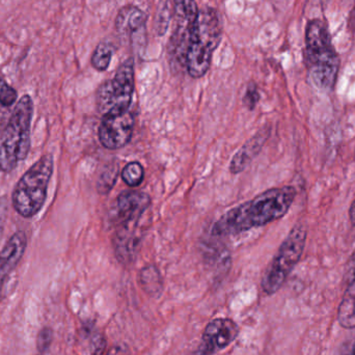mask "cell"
Masks as SVG:
<instances>
[{
    "mask_svg": "<svg viewBox=\"0 0 355 355\" xmlns=\"http://www.w3.org/2000/svg\"><path fill=\"white\" fill-rule=\"evenodd\" d=\"M349 217L352 225H355V200L354 202H352V207H350Z\"/></svg>",
    "mask_w": 355,
    "mask_h": 355,
    "instance_id": "4316f807",
    "label": "cell"
},
{
    "mask_svg": "<svg viewBox=\"0 0 355 355\" xmlns=\"http://www.w3.org/2000/svg\"><path fill=\"white\" fill-rule=\"evenodd\" d=\"M146 25L147 16L137 6H126L119 10L116 19V28L119 35L139 41L141 37H145Z\"/></svg>",
    "mask_w": 355,
    "mask_h": 355,
    "instance_id": "4fadbf2b",
    "label": "cell"
},
{
    "mask_svg": "<svg viewBox=\"0 0 355 355\" xmlns=\"http://www.w3.org/2000/svg\"><path fill=\"white\" fill-rule=\"evenodd\" d=\"M106 355H128L126 348L122 347V346H114L110 348V352Z\"/></svg>",
    "mask_w": 355,
    "mask_h": 355,
    "instance_id": "d4e9b609",
    "label": "cell"
},
{
    "mask_svg": "<svg viewBox=\"0 0 355 355\" xmlns=\"http://www.w3.org/2000/svg\"><path fill=\"white\" fill-rule=\"evenodd\" d=\"M87 334H89V352L92 355H102L105 352L107 342H106L105 337L103 334L100 331H96L93 325L91 327H87Z\"/></svg>",
    "mask_w": 355,
    "mask_h": 355,
    "instance_id": "d6986e66",
    "label": "cell"
},
{
    "mask_svg": "<svg viewBox=\"0 0 355 355\" xmlns=\"http://www.w3.org/2000/svg\"><path fill=\"white\" fill-rule=\"evenodd\" d=\"M121 176L127 185L137 187L141 185L145 179V170L139 162H131L123 168Z\"/></svg>",
    "mask_w": 355,
    "mask_h": 355,
    "instance_id": "ac0fdd59",
    "label": "cell"
},
{
    "mask_svg": "<svg viewBox=\"0 0 355 355\" xmlns=\"http://www.w3.org/2000/svg\"><path fill=\"white\" fill-rule=\"evenodd\" d=\"M141 287L144 291L150 296H158L162 293L164 283L162 273L154 265L144 267L139 275Z\"/></svg>",
    "mask_w": 355,
    "mask_h": 355,
    "instance_id": "2e32d148",
    "label": "cell"
},
{
    "mask_svg": "<svg viewBox=\"0 0 355 355\" xmlns=\"http://www.w3.org/2000/svg\"><path fill=\"white\" fill-rule=\"evenodd\" d=\"M304 56L313 85L321 92L333 91L339 74L340 58L329 27L320 19L310 21L306 26Z\"/></svg>",
    "mask_w": 355,
    "mask_h": 355,
    "instance_id": "7a4b0ae2",
    "label": "cell"
},
{
    "mask_svg": "<svg viewBox=\"0 0 355 355\" xmlns=\"http://www.w3.org/2000/svg\"><path fill=\"white\" fill-rule=\"evenodd\" d=\"M308 231L306 225L298 223L287 236L277 256L267 267L262 279V289L267 295L277 293L285 284L294 267L296 266L306 248Z\"/></svg>",
    "mask_w": 355,
    "mask_h": 355,
    "instance_id": "8992f818",
    "label": "cell"
},
{
    "mask_svg": "<svg viewBox=\"0 0 355 355\" xmlns=\"http://www.w3.org/2000/svg\"><path fill=\"white\" fill-rule=\"evenodd\" d=\"M238 334L239 327L232 319H214L202 333L200 355H213L225 349L235 341Z\"/></svg>",
    "mask_w": 355,
    "mask_h": 355,
    "instance_id": "30bf717a",
    "label": "cell"
},
{
    "mask_svg": "<svg viewBox=\"0 0 355 355\" xmlns=\"http://www.w3.org/2000/svg\"><path fill=\"white\" fill-rule=\"evenodd\" d=\"M27 238L24 232H16L0 250V300L4 285L10 273L16 269L26 250Z\"/></svg>",
    "mask_w": 355,
    "mask_h": 355,
    "instance_id": "7c38bea8",
    "label": "cell"
},
{
    "mask_svg": "<svg viewBox=\"0 0 355 355\" xmlns=\"http://www.w3.org/2000/svg\"><path fill=\"white\" fill-rule=\"evenodd\" d=\"M116 177H118V170L116 168H110L105 171L103 174L100 176L99 182H98V189L101 193H107L114 187L116 183Z\"/></svg>",
    "mask_w": 355,
    "mask_h": 355,
    "instance_id": "44dd1931",
    "label": "cell"
},
{
    "mask_svg": "<svg viewBox=\"0 0 355 355\" xmlns=\"http://www.w3.org/2000/svg\"><path fill=\"white\" fill-rule=\"evenodd\" d=\"M268 139V131H259L256 135L248 139L241 149L232 158L230 164V172L232 174H240L248 168L252 160L258 156L262 150L263 146Z\"/></svg>",
    "mask_w": 355,
    "mask_h": 355,
    "instance_id": "5bb4252c",
    "label": "cell"
},
{
    "mask_svg": "<svg viewBox=\"0 0 355 355\" xmlns=\"http://www.w3.org/2000/svg\"><path fill=\"white\" fill-rule=\"evenodd\" d=\"M198 12L200 8L196 0H174V28L170 41V51L182 66H185L186 53Z\"/></svg>",
    "mask_w": 355,
    "mask_h": 355,
    "instance_id": "ba28073f",
    "label": "cell"
},
{
    "mask_svg": "<svg viewBox=\"0 0 355 355\" xmlns=\"http://www.w3.org/2000/svg\"><path fill=\"white\" fill-rule=\"evenodd\" d=\"M135 89V60L128 58L116 70L114 78L100 85L96 95L98 110L103 116L129 110Z\"/></svg>",
    "mask_w": 355,
    "mask_h": 355,
    "instance_id": "52a82bcc",
    "label": "cell"
},
{
    "mask_svg": "<svg viewBox=\"0 0 355 355\" xmlns=\"http://www.w3.org/2000/svg\"><path fill=\"white\" fill-rule=\"evenodd\" d=\"M33 102L23 96L12 110L0 143V172L10 173L26 159L31 150V126Z\"/></svg>",
    "mask_w": 355,
    "mask_h": 355,
    "instance_id": "277c9868",
    "label": "cell"
},
{
    "mask_svg": "<svg viewBox=\"0 0 355 355\" xmlns=\"http://www.w3.org/2000/svg\"><path fill=\"white\" fill-rule=\"evenodd\" d=\"M259 101H260V93L258 87L254 83H250L244 94L243 104L248 110H254Z\"/></svg>",
    "mask_w": 355,
    "mask_h": 355,
    "instance_id": "7402d4cb",
    "label": "cell"
},
{
    "mask_svg": "<svg viewBox=\"0 0 355 355\" xmlns=\"http://www.w3.org/2000/svg\"><path fill=\"white\" fill-rule=\"evenodd\" d=\"M135 124V116L130 110L103 116L98 131L100 143L108 150L122 149L132 139Z\"/></svg>",
    "mask_w": 355,
    "mask_h": 355,
    "instance_id": "9c48e42d",
    "label": "cell"
},
{
    "mask_svg": "<svg viewBox=\"0 0 355 355\" xmlns=\"http://www.w3.org/2000/svg\"><path fill=\"white\" fill-rule=\"evenodd\" d=\"M355 279V250L352 256L350 257L347 263V269H346V283Z\"/></svg>",
    "mask_w": 355,
    "mask_h": 355,
    "instance_id": "cb8c5ba5",
    "label": "cell"
},
{
    "mask_svg": "<svg viewBox=\"0 0 355 355\" xmlns=\"http://www.w3.org/2000/svg\"><path fill=\"white\" fill-rule=\"evenodd\" d=\"M348 28L352 33H355V6L350 12L349 18H348Z\"/></svg>",
    "mask_w": 355,
    "mask_h": 355,
    "instance_id": "484cf974",
    "label": "cell"
},
{
    "mask_svg": "<svg viewBox=\"0 0 355 355\" xmlns=\"http://www.w3.org/2000/svg\"><path fill=\"white\" fill-rule=\"evenodd\" d=\"M52 341V331L49 329H44L40 331L39 337H37V346L42 352H45L49 348L50 343Z\"/></svg>",
    "mask_w": 355,
    "mask_h": 355,
    "instance_id": "603a6c76",
    "label": "cell"
},
{
    "mask_svg": "<svg viewBox=\"0 0 355 355\" xmlns=\"http://www.w3.org/2000/svg\"><path fill=\"white\" fill-rule=\"evenodd\" d=\"M296 194L297 191L293 186L266 190L225 212L213 225L212 235L218 237L238 235L281 219L287 214Z\"/></svg>",
    "mask_w": 355,
    "mask_h": 355,
    "instance_id": "6da1fadb",
    "label": "cell"
},
{
    "mask_svg": "<svg viewBox=\"0 0 355 355\" xmlns=\"http://www.w3.org/2000/svg\"><path fill=\"white\" fill-rule=\"evenodd\" d=\"M341 355H354V352H352V350H350V352H344V354Z\"/></svg>",
    "mask_w": 355,
    "mask_h": 355,
    "instance_id": "83f0119b",
    "label": "cell"
},
{
    "mask_svg": "<svg viewBox=\"0 0 355 355\" xmlns=\"http://www.w3.org/2000/svg\"><path fill=\"white\" fill-rule=\"evenodd\" d=\"M223 37L220 16L215 8H202L190 37L185 58V68L192 78L204 76L211 66L213 53Z\"/></svg>",
    "mask_w": 355,
    "mask_h": 355,
    "instance_id": "3957f363",
    "label": "cell"
},
{
    "mask_svg": "<svg viewBox=\"0 0 355 355\" xmlns=\"http://www.w3.org/2000/svg\"><path fill=\"white\" fill-rule=\"evenodd\" d=\"M352 352H354V355H355V346L354 347V349H352Z\"/></svg>",
    "mask_w": 355,
    "mask_h": 355,
    "instance_id": "f1b7e54d",
    "label": "cell"
},
{
    "mask_svg": "<svg viewBox=\"0 0 355 355\" xmlns=\"http://www.w3.org/2000/svg\"><path fill=\"white\" fill-rule=\"evenodd\" d=\"M114 53V45L110 42L104 41L98 44L93 55H92V64L94 68L100 72L107 70Z\"/></svg>",
    "mask_w": 355,
    "mask_h": 355,
    "instance_id": "e0dca14e",
    "label": "cell"
},
{
    "mask_svg": "<svg viewBox=\"0 0 355 355\" xmlns=\"http://www.w3.org/2000/svg\"><path fill=\"white\" fill-rule=\"evenodd\" d=\"M17 97L18 95L16 89L8 85V83L0 76V104L6 107L12 106L16 102Z\"/></svg>",
    "mask_w": 355,
    "mask_h": 355,
    "instance_id": "ffe728a7",
    "label": "cell"
},
{
    "mask_svg": "<svg viewBox=\"0 0 355 355\" xmlns=\"http://www.w3.org/2000/svg\"><path fill=\"white\" fill-rule=\"evenodd\" d=\"M338 320L344 329H355V279L347 282V288L338 311Z\"/></svg>",
    "mask_w": 355,
    "mask_h": 355,
    "instance_id": "9a60e30c",
    "label": "cell"
},
{
    "mask_svg": "<svg viewBox=\"0 0 355 355\" xmlns=\"http://www.w3.org/2000/svg\"><path fill=\"white\" fill-rule=\"evenodd\" d=\"M150 205L151 198L145 192L123 191L116 198L119 227H137Z\"/></svg>",
    "mask_w": 355,
    "mask_h": 355,
    "instance_id": "8fae6325",
    "label": "cell"
},
{
    "mask_svg": "<svg viewBox=\"0 0 355 355\" xmlns=\"http://www.w3.org/2000/svg\"><path fill=\"white\" fill-rule=\"evenodd\" d=\"M53 168V157L46 154L19 180L12 191V200L20 216L31 218L43 208Z\"/></svg>",
    "mask_w": 355,
    "mask_h": 355,
    "instance_id": "5b68a950",
    "label": "cell"
}]
</instances>
